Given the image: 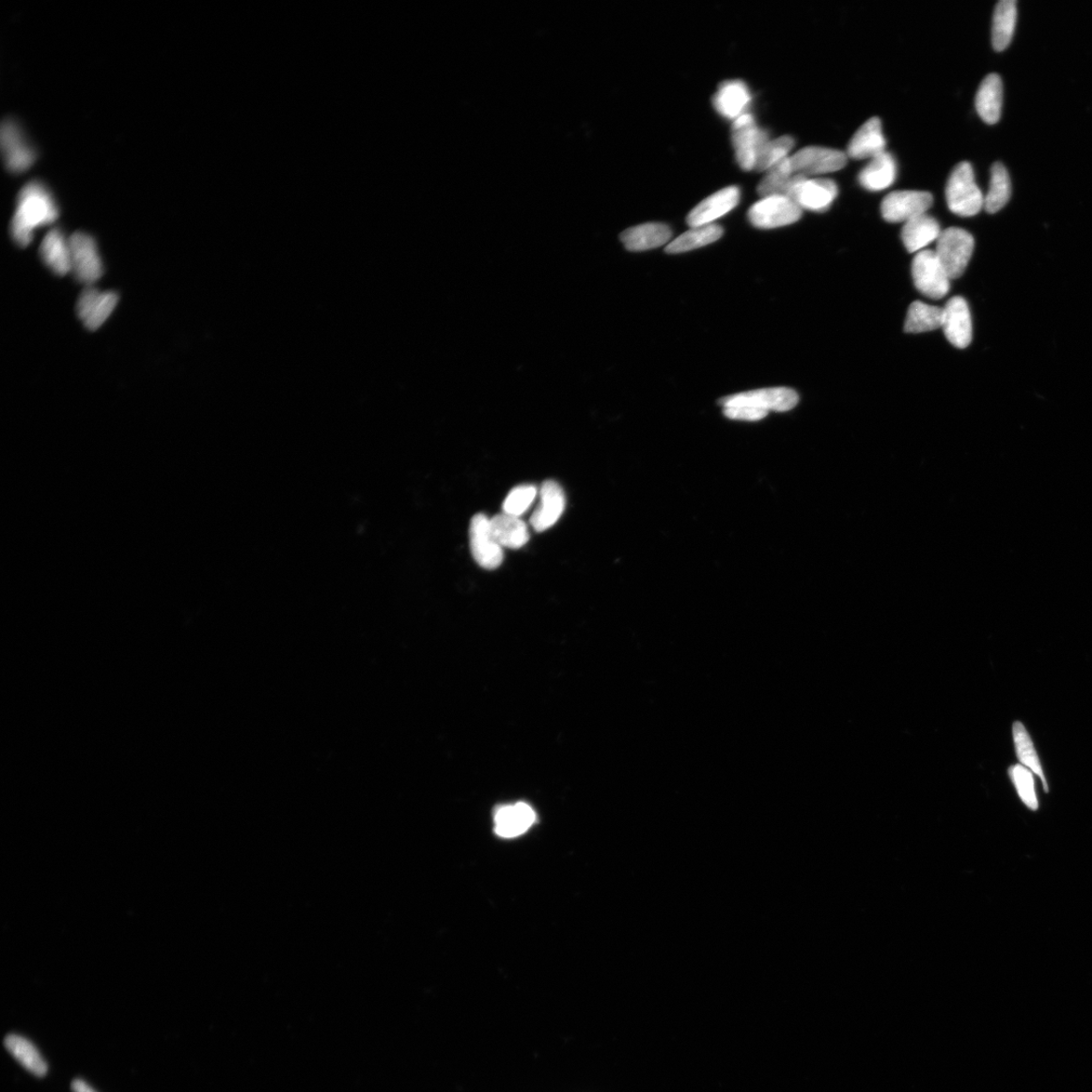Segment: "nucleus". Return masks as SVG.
Instances as JSON below:
<instances>
[{
	"mask_svg": "<svg viewBox=\"0 0 1092 1092\" xmlns=\"http://www.w3.org/2000/svg\"><path fill=\"white\" fill-rule=\"evenodd\" d=\"M974 236L960 228L942 231L937 240L936 255L951 279L960 277L974 255Z\"/></svg>",
	"mask_w": 1092,
	"mask_h": 1092,
	"instance_id": "3",
	"label": "nucleus"
},
{
	"mask_svg": "<svg viewBox=\"0 0 1092 1092\" xmlns=\"http://www.w3.org/2000/svg\"><path fill=\"white\" fill-rule=\"evenodd\" d=\"M741 191L738 186H728L722 191L705 198L696 208L691 211L687 223L692 228L702 227L713 224L719 218L728 214L740 203Z\"/></svg>",
	"mask_w": 1092,
	"mask_h": 1092,
	"instance_id": "14",
	"label": "nucleus"
},
{
	"mask_svg": "<svg viewBox=\"0 0 1092 1092\" xmlns=\"http://www.w3.org/2000/svg\"><path fill=\"white\" fill-rule=\"evenodd\" d=\"M1013 736L1017 757L1021 765L1028 768L1033 772L1034 774L1040 778L1043 783L1045 791L1048 792V783L1044 774L1040 758H1038L1034 742L1027 728H1025L1022 723L1016 722L1013 725Z\"/></svg>",
	"mask_w": 1092,
	"mask_h": 1092,
	"instance_id": "31",
	"label": "nucleus"
},
{
	"mask_svg": "<svg viewBox=\"0 0 1092 1092\" xmlns=\"http://www.w3.org/2000/svg\"><path fill=\"white\" fill-rule=\"evenodd\" d=\"M1011 195V182L1006 166L996 163L991 167L990 191L984 196V209L995 214L1006 206Z\"/></svg>",
	"mask_w": 1092,
	"mask_h": 1092,
	"instance_id": "32",
	"label": "nucleus"
},
{
	"mask_svg": "<svg viewBox=\"0 0 1092 1092\" xmlns=\"http://www.w3.org/2000/svg\"><path fill=\"white\" fill-rule=\"evenodd\" d=\"M724 235V229L721 226L711 224L702 226V227L692 228L681 236H679L671 243L665 247V252L670 255H678V253H684L694 250L706 245H710Z\"/></svg>",
	"mask_w": 1092,
	"mask_h": 1092,
	"instance_id": "29",
	"label": "nucleus"
},
{
	"mask_svg": "<svg viewBox=\"0 0 1092 1092\" xmlns=\"http://www.w3.org/2000/svg\"><path fill=\"white\" fill-rule=\"evenodd\" d=\"M933 195L920 191H897L886 195L881 204V214L890 223H907L927 214L933 206Z\"/></svg>",
	"mask_w": 1092,
	"mask_h": 1092,
	"instance_id": "9",
	"label": "nucleus"
},
{
	"mask_svg": "<svg viewBox=\"0 0 1092 1092\" xmlns=\"http://www.w3.org/2000/svg\"><path fill=\"white\" fill-rule=\"evenodd\" d=\"M945 198L951 211L960 217L976 216L984 208V195L969 163L959 164L951 172Z\"/></svg>",
	"mask_w": 1092,
	"mask_h": 1092,
	"instance_id": "2",
	"label": "nucleus"
},
{
	"mask_svg": "<svg viewBox=\"0 0 1092 1092\" xmlns=\"http://www.w3.org/2000/svg\"><path fill=\"white\" fill-rule=\"evenodd\" d=\"M471 550L476 562L486 569H495L504 558L502 546L492 538L490 518L485 514L473 517L470 525Z\"/></svg>",
	"mask_w": 1092,
	"mask_h": 1092,
	"instance_id": "11",
	"label": "nucleus"
},
{
	"mask_svg": "<svg viewBox=\"0 0 1092 1092\" xmlns=\"http://www.w3.org/2000/svg\"><path fill=\"white\" fill-rule=\"evenodd\" d=\"M897 176L896 159L885 151L872 158L869 164L863 168L859 175V182L866 190L881 192L894 184Z\"/></svg>",
	"mask_w": 1092,
	"mask_h": 1092,
	"instance_id": "25",
	"label": "nucleus"
},
{
	"mask_svg": "<svg viewBox=\"0 0 1092 1092\" xmlns=\"http://www.w3.org/2000/svg\"><path fill=\"white\" fill-rule=\"evenodd\" d=\"M803 179L805 178L793 175L788 157L767 171L765 178L757 185V193L763 197L770 195L789 197L795 184Z\"/></svg>",
	"mask_w": 1092,
	"mask_h": 1092,
	"instance_id": "28",
	"label": "nucleus"
},
{
	"mask_svg": "<svg viewBox=\"0 0 1092 1092\" xmlns=\"http://www.w3.org/2000/svg\"><path fill=\"white\" fill-rule=\"evenodd\" d=\"M1018 18L1016 0H1002L994 9L992 45L996 51L1006 50L1013 39Z\"/></svg>",
	"mask_w": 1092,
	"mask_h": 1092,
	"instance_id": "27",
	"label": "nucleus"
},
{
	"mask_svg": "<svg viewBox=\"0 0 1092 1092\" xmlns=\"http://www.w3.org/2000/svg\"><path fill=\"white\" fill-rule=\"evenodd\" d=\"M769 139L768 132L757 127L752 115L744 114L735 119L731 127V141L742 170L755 169L757 153Z\"/></svg>",
	"mask_w": 1092,
	"mask_h": 1092,
	"instance_id": "6",
	"label": "nucleus"
},
{
	"mask_svg": "<svg viewBox=\"0 0 1092 1092\" xmlns=\"http://www.w3.org/2000/svg\"><path fill=\"white\" fill-rule=\"evenodd\" d=\"M942 231L938 221L928 214L918 216L903 226L901 239L905 248L911 253H918L934 242Z\"/></svg>",
	"mask_w": 1092,
	"mask_h": 1092,
	"instance_id": "26",
	"label": "nucleus"
},
{
	"mask_svg": "<svg viewBox=\"0 0 1092 1092\" xmlns=\"http://www.w3.org/2000/svg\"><path fill=\"white\" fill-rule=\"evenodd\" d=\"M803 210L791 198L782 195L765 196L751 207L748 217L756 228L774 229L796 223Z\"/></svg>",
	"mask_w": 1092,
	"mask_h": 1092,
	"instance_id": "5",
	"label": "nucleus"
},
{
	"mask_svg": "<svg viewBox=\"0 0 1092 1092\" xmlns=\"http://www.w3.org/2000/svg\"><path fill=\"white\" fill-rule=\"evenodd\" d=\"M799 401L797 393L788 388H770L744 392L725 397L719 401L723 407L730 405L748 406L769 413L792 410Z\"/></svg>",
	"mask_w": 1092,
	"mask_h": 1092,
	"instance_id": "10",
	"label": "nucleus"
},
{
	"mask_svg": "<svg viewBox=\"0 0 1092 1092\" xmlns=\"http://www.w3.org/2000/svg\"><path fill=\"white\" fill-rule=\"evenodd\" d=\"M73 1092H96L86 1082L82 1080H75L72 1083Z\"/></svg>",
	"mask_w": 1092,
	"mask_h": 1092,
	"instance_id": "37",
	"label": "nucleus"
},
{
	"mask_svg": "<svg viewBox=\"0 0 1092 1092\" xmlns=\"http://www.w3.org/2000/svg\"><path fill=\"white\" fill-rule=\"evenodd\" d=\"M943 309L922 302H914L908 312L904 330L908 333H924L942 327Z\"/></svg>",
	"mask_w": 1092,
	"mask_h": 1092,
	"instance_id": "33",
	"label": "nucleus"
},
{
	"mask_svg": "<svg viewBox=\"0 0 1092 1092\" xmlns=\"http://www.w3.org/2000/svg\"><path fill=\"white\" fill-rule=\"evenodd\" d=\"M539 505L530 518V524L538 532H543L553 527L563 515L566 508L564 490L558 483L548 479L539 491Z\"/></svg>",
	"mask_w": 1092,
	"mask_h": 1092,
	"instance_id": "17",
	"label": "nucleus"
},
{
	"mask_svg": "<svg viewBox=\"0 0 1092 1092\" xmlns=\"http://www.w3.org/2000/svg\"><path fill=\"white\" fill-rule=\"evenodd\" d=\"M39 256L53 273L64 276L71 273L70 240H66L59 229H52L45 236L39 247Z\"/></svg>",
	"mask_w": 1092,
	"mask_h": 1092,
	"instance_id": "24",
	"label": "nucleus"
},
{
	"mask_svg": "<svg viewBox=\"0 0 1092 1092\" xmlns=\"http://www.w3.org/2000/svg\"><path fill=\"white\" fill-rule=\"evenodd\" d=\"M58 214L55 199L43 183L32 181L25 184L19 194L15 216L10 224L13 242L22 248L28 246L35 230L55 223Z\"/></svg>",
	"mask_w": 1092,
	"mask_h": 1092,
	"instance_id": "1",
	"label": "nucleus"
},
{
	"mask_svg": "<svg viewBox=\"0 0 1092 1092\" xmlns=\"http://www.w3.org/2000/svg\"><path fill=\"white\" fill-rule=\"evenodd\" d=\"M1008 775L1022 803L1033 811L1037 810L1038 802L1033 772L1022 765H1014L1008 769Z\"/></svg>",
	"mask_w": 1092,
	"mask_h": 1092,
	"instance_id": "35",
	"label": "nucleus"
},
{
	"mask_svg": "<svg viewBox=\"0 0 1092 1092\" xmlns=\"http://www.w3.org/2000/svg\"><path fill=\"white\" fill-rule=\"evenodd\" d=\"M70 246L71 273L76 281L88 287L97 283L103 274V264L96 240L77 232L70 238Z\"/></svg>",
	"mask_w": 1092,
	"mask_h": 1092,
	"instance_id": "7",
	"label": "nucleus"
},
{
	"mask_svg": "<svg viewBox=\"0 0 1092 1092\" xmlns=\"http://www.w3.org/2000/svg\"><path fill=\"white\" fill-rule=\"evenodd\" d=\"M490 529L503 549H522L529 540L528 527L521 517L498 514L490 518Z\"/></svg>",
	"mask_w": 1092,
	"mask_h": 1092,
	"instance_id": "23",
	"label": "nucleus"
},
{
	"mask_svg": "<svg viewBox=\"0 0 1092 1092\" xmlns=\"http://www.w3.org/2000/svg\"><path fill=\"white\" fill-rule=\"evenodd\" d=\"M538 495V489L532 485H523L514 488L505 499L503 513L521 517L534 503Z\"/></svg>",
	"mask_w": 1092,
	"mask_h": 1092,
	"instance_id": "36",
	"label": "nucleus"
},
{
	"mask_svg": "<svg viewBox=\"0 0 1092 1092\" xmlns=\"http://www.w3.org/2000/svg\"><path fill=\"white\" fill-rule=\"evenodd\" d=\"M794 144V139L791 136H782L774 140L769 139L757 153L754 170L767 172L774 167L784 159L789 157Z\"/></svg>",
	"mask_w": 1092,
	"mask_h": 1092,
	"instance_id": "34",
	"label": "nucleus"
},
{
	"mask_svg": "<svg viewBox=\"0 0 1092 1092\" xmlns=\"http://www.w3.org/2000/svg\"><path fill=\"white\" fill-rule=\"evenodd\" d=\"M886 140L881 118L871 117L865 122L851 137L847 156L851 159H872L885 152Z\"/></svg>",
	"mask_w": 1092,
	"mask_h": 1092,
	"instance_id": "18",
	"label": "nucleus"
},
{
	"mask_svg": "<svg viewBox=\"0 0 1092 1092\" xmlns=\"http://www.w3.org/2000/svg\"><path fill=\"white\" fill-rule=\"evenodd\" d=\"M2 148L5 163L10 172H23L35 163V151L24 139L19 126L10 119L2 127Z\"/></svg>",
	"mask_w": 1092,
	"mask_h": 1092,
	"instance_id": "16",
	"label": "nucleus"
},
{
	"mask_svg": "<svg viewBox=\"0 0 1092 1092\" xmlns=\"http://www.w3.org/2000/svg\"><path fill=\"white\" fill-rule=\"evenodd\" d=\"M941 328L955 348H967L972 341V319L965 299L955 297L944 305Z\"/></svg>",
	"mask_w": 1092,
	"mask_h": 1092,
	"instance_id": "15",
	"label": "nucleus"
},
{
	"mask_svg": "<svg viewBox=\"0 0 1092 1092\" xmlns=\"http://www.w3.org/2000/svg\"><path fill=\"white\" fill-rule=\"evenodd\" d=\"M672 231L663 223H647L624 231L620 238L625 248L631 251H645L664 245L670 242Z\"/></svg>",
	"mask_w": 1092,
	"mask_h": 1092,
	"instance_id": "21",
	"label": "nucleus"
},
{
	"mask_svg": "<svg viewBox=\"0 0 1092 1092\" xmlns=\"http://www.w3.org/2000/svg\"><path fill=\"white\" fill-rule=\"evenodd\" d=\"M838 189L835 181L827 179H803L790 193L789 198L802 210L824 211L834 203Z\"/></svg>",
	"mask_w": 1092,
	"mask_h": 1092,
	"instance_id": "13",
	"label": "nucleus"
},
{
	"mask_svg": "<svg viewBox=\"0 0 1092 1092\" xmlns=\"http://www.w3.org/2000/svg\"><path fill=\"white\" fill-rule=\"evenodd\" d=\"M117 303L118 296L115 291H101L87 287L77 301L76 312L84 325L95 331L109 319Z\"/></svg>",
	"mask_w": 1092,
	"mask_h": 1092,
	"instance_id": "12",
	"label": "nucleus"
},
{
	"mask_svg": "<svg viewBox=\"0 0 1092 1092\" xmlns=\"http://www.w3.org/2000/svg\"><path fill=\"white\" fill-rule=\"evenodd\" d=\"M536 819L534 808L524 803L502 806L495 814V832L502 837H516L525 834Z\"/></svg>",
	"mask_w": 1092,
	"mask_h": 1092,
	"instance_id": "20",
	"label": "nucleus"
},
{
	"mask_svg": "<svg viewBox=\"0 0 1092 1092\" xmlns=\"http://www.w3.org/2000/svg\"><path fill=\"white\" fill-rule=\"evenodd\" d=\"M847 163V153L819 146H809L789 156L793 175L807 179L841 170Z\"/></svg>",
	"mask_w": 1092,
	"mask_h": 1092,
	"instance_id": "8",
	"label": "nucleus"
},
{
	"mask_svg": "<svg viewBox=\"0 0 1092 1092\" xmlns=\"http://www.w3.org/2000/svg\"><path fill=\"white\" fill-rule=\"evenodd\" d=\"M1003 82L1000 75L991 73L982 80L978 88L975 106L978 115L989 125L1000 121L1003 109Z\"/></svg>",
	"mask_w": 1092,
	"mask_h": 1092,
	"instance_id": "22",
	"label": "nucleus"
},
{
	"mask_svg": "<svg viewBox=\"0 0 1092 1092\" xmlns=\"http://www.w3.org/2000/svg\"><path fill=\"white\" fill-rule=\"evenodd\" d=\"M752 101L749 87L741 80H728L719 86L712 102L716 112L728 119H737L747 114Z\"/></svg>",
	"mask_w": 1092,
	"mask_h": 1092,
	"instance_id": "19",
	"label": "nucleus"
},
{
	"mask_svg": "<svg viewBox=\"0 0 1092 1092\" xmlns=\"http://www.w3.org/2000/svg\"><path fill=\"white\" fill-rule=\"evenodd\" d=\"M912 273L914 285L928 298L939 300L947 296L951 278L944 269L935 250L916 253Z\"/></svg>",
	"mask_w": 1092,
	"mask_h": 1092,
	"instance_id": "4",
	"label": "nucleus"
},
{
	"mask_svg": "<svg viewBox=\"0 0 1092 1092\" xmlns=\"http://www.w3.org/2000/svg\"><path fill=\"white\" fill-rule=\"evenodd\" d=\"M5 1046L9 1053L15 1057L26 1069L37 1076H44L48 1067L37 1048L26 1038L18 1035H8L5 1038Z\"/></svg>",
	"mask_w": 1092,
	"mask_h": 1092,
	"instance_id": "30",
	"label": "nucleus"
}]
</instances>
